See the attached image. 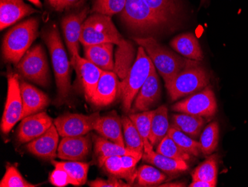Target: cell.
Returning <instances> with one entry per match:
<instances>
[{
	"mask_svg": "<svg viewBox=\"0 0 248 187\" xmlns=\"http://www.w3.org/2000/svg\"><path fill=\"white\" fill-rule=\"evenodd\" d=\"M43 39L46 43L52 61L58 89L56 104L60 106L69 100L72 91L71 85V62L67 56L61 35L56 26H51L43 33Z\"/></svg>",
	"mask_w": 248,
	"mask_h": 187,
	"instance_id": "cell-1",
	"label": "cell"
},
{
	"mask_svg": "<svg viewBox=\"0 0 248 187\" xmlns=\"http://www.w3.org/2000/svg\"><path fill=\"white\" fill-rule=\"evenodd\" d=\"M134 40L144 49L165 84L196 61L180 56L161 45L153 37H135Z\"/></svg>",
	"mask_w": 248,
	"mask_h": 187,
	"instance_id": "cell-2",
	"label": "cell"
},
{
	"mask_svg": "<svg viewBox=\"0 0 248 187\" xmlns=\"http://www.w3.org/2000/svg\"><path fill=\"white\" fill-rule=\"evenodd\" d=\"M39 21L30 18L11 28L4 37L2 54L5 62L18 64L38 36Z\"/></svg>",
	"mask_w": 248,
	"mask_h": 187,
	"instance_id": "cell-3",
	"label": "cell"
},
{
	"mask_svg": "<svg viewBox=\"0 0 248 187\" xmlns=\"http://www.w3.org/2000/svg\"><path fill=\"white\" fill-rule=\"evenodd\" d=\"M154 68V64L146 54L144 49L142 47H139L136 59L134 61L130 70L126 78L120 83V96H121L123 108L125 112L130 111L139 90Z\"/></svg>",
	"mask_w": 248,
	"mask_h": 187,
	"instance_id": "cell-4",
	"label": "cell"
},
{
	"mask_svg": "<svg viewBox=\"0 0 248 187\" xmlns=\"http://www.w3.org/2000/svg\"><path fill=\"white\" fill-rule=\"evenodd\" d=\"M210 77L199 61L187 66L172 80L165 84L172 101L197 93L208 85Z\"/></svg>",
	"mask_w": 248,
	"mask_h": 187,
	"instance_id": "cell-5",
	"label": "cell"
},
{
	"mask_svg": "<svg viewBox=\"0 0 248 187\" xmlns=\"http://www.w3.org/2000/svg\"><path fill=\"white\" fill-rule=\"evenodd\" d=\"M124 40L111 17L93 14L86 18L82 26L80 43L83 47L108 43L120 46Z\"/></svg>",
	"mask_w": 248,
	"mask_h": 187,
	"instance_id": "cell-6",
	"label": "cell"
},
{
	"mask_svg": "<svg viewBox=\"0 0 248 187\" xmlns=\"http://www.w3.org/2000/svg\"><path fill=\"white\" fill-rule=\"evenodd\" d=\"M121 17L129 29L140 33L154 32L166 24L152 11L145 0H126Z\"/></svg>",
	"mask_w": 248,
	"mask_h": 187,
	"instance_id": "cell-7",
	"label": "cell"
},
{
	"mask_svg": "<svg viewBox=\"0 0 248 187\" xmlns=\"http://www.w3.org/2000/svg\"><path fill=\"white\" fill-rule=\"evenodd\" d=\"M16 66L18 72L24 79L42 86H48V61L45 50L40 44L30 49Z\"/></svg>",
	"mask_w": 248,
	"mask_h": 187,
	"instance_id": "cell-8",
	"label": "cell"
},
{
	"mask_svg": "<svg viewBox=\"0 0 248 187\" xmlns=\"http://www.w3.org/2000/svg\"><path fill=\"white\" fill-rule=\"evenodd\" d=\"M23 104L21 96L20 83L17 74L8 72V93L3 115L1 120V131L7 135L19 121L22 120Z\"/></svg>",
	"mask_w": 248,
	"mask_h": 187,
	"instance_id": "cell-9",
	"label": "cell"
},
{
	"mask_svg": "<svg viewBox=\"0 0 248 187\" xmlns=\"http://www.w3.org/2000/svg\"><path fill=\"white\" fill-rule=\"evenodd\" d=\"M175 112L185 113L202 117H213L217 111L215 93L210 86L190 95L185 100L175 103L172 107Z\"/></svg>",
	"mask_w": 248,
	"mask_h": 187,
	"instance_id": "cell-10",
	"label": "cell"
},
{
	"mask_svg": "<svg viewBox=\"0 0 248 187\" xmlns=\"http://www.w3.org/2000/svg\"><path fill=\"white\" fill-rule=\"evenodd\" d=\"M100 117L98 112L89 116L67 114L56 119L54 125L62 137L83 136L94 130Z\"/></svg>",
	"mask_w": 248,
	"mask_h": 187,
	"instance_id": "cell-11",
	"label": "cell"
},
{
	"mask_svg": "<svg viewBox=\"0 0 248 187\" xmlns=\"http://www.w3.org/2000/svg\"><path fill=\"white\" fill-rule=\"evenodd\" d=\"M89 8H86L78 13L71 14L62 18L61 22L67 48L71 54V65L75 66V60L80 56V36L82 26L87 18Z\"/></svg>",
	"mask_w": 248,
	"mask_h": 187,
	"instance_id": "cell-12",
	"label": "cell"
},
{
	"mask_svg": "<svg viewBox=\"0 0 248 187\" xmlns=\"http://www.w3.org/2000/svg\"><path fill=\"white\" fill-rule=\"evenodd\" d=\"M53 119L46 112L28 116L21 120L16 131V139L20 143H27L46 133L52 125Z\"/></svg>",
	"mask_w": 248,
	"mask_h": 187,
	"instance_id": "cell-13",
	"label": "cell"
},
{
	"mask_svg": "<svg viewBox=\"0 0 248 187\" xmlns=\"http://www.w3.org/2000/svg\"><path fill=\"white\" fill-rule=\"evenodd\" d=\"M161 96V85L155 68L152 70L137 96L134 100L131 114L150 111L155 104H157Z\"/></svg>",
	"mask_w": 248,
	"mask_h": 187,
	"instance_id": "cell-14",
	"label": "cell"
},
{
	"mask_svg": "<svg viewBox=\"0 0 248 187\" xmlns=\"http://www.w3.org/2000/svg\"><path fill=\"white\" fill-rule=\"evenodd\" d=\"M92 149L91 137L87 135L62 137L58 149V157L69 161L86 160Z\"/></svg>",
	"mask_w": 248,
	"mask_h": 187,
	"instance_id": "cell-15",
	"label": "cell"
},
{
	"mask_svg": "<svg viewBox=\"0 0 248 187\" xmlns=\"http://www.w3.org/2000/svg\"><path fill=\"white\" fill-rule=\"evenodd\" d=\"M119 77L113 71H103L95 93L90 102L96 107L109 105L120 95Z\"/></svg>",
	"mask_w": 248,
	"mask_h": 187,
	"instance_id": "cell-16",
	"label": "cell"
},
{
	"mask_svg": "<svg viewBox=\"0 0 248 187\" xmlns=\"http://www.w3.org/2000/svg\"><path fill=\"white\" fill-rule=\"evenodd\" d=\"M73 68L76 70L79 79L81 81L85 97L86 100L90 102L95 93L100 76L104 70L91 61L80 56H78L75 60Z\"/></svg>",
	"mask_w": 248,
	"mask_h": 187,
	"instance_id": "cell-17",
	"label": "cell"
},
{
	"mask_svg": "<svg viewBox=\"0 0 248 187\" xmlns=\"http://www.w3.org/2000/svg\"><path fill=\"white\" fill-rule=\"evenodd\" d=\"M59 135L58 129L53 125L46 133L28 142L26 148L33 155L51 161L58 157Z\"/></svg>",
	"mask_w": 248,
	"mask_h": 187,
	"instance_id": "cell-18",
	"label": "cell"
},
{
	"mask_svg": "<svg viewBox=\"0 0 248 187\" xmlns=\"http://www.w3.org/2000/svg\"><path fill=\"white\" fill-rule=\"evenodd\" d=\"M36 12L37 10L22 0H0V29L4 30Z\"/></svg>",
	"mask_w": 248,
	"mask_h": 187,
	"instance_id": "cell-19",
	"label": "cell"
},
{
	"mask_svg": "<svg viewBox=\"0 0 248 187\" xmlns=\"http://www.w3.org/2000/svg\"><path fill=\"white\" fill-rule=\"evenodd\" d=\"M20 90L23 104L22 119L28 116L40 113L51 102L46 93L24 81H21Z\"/></svg>",
	"mask_w": 248,
	"mask_h": 187,
	"instance_id": "cell-20",
	"label": "cell"
},
{
	"mask_svg": "<svg viewBox=\"0 0 248 187\" xmlns=\"http://www.w3.org/2000/svg\"><path fill=\"white\" fill-rule=\"evenodd\" d=\"M122 120L115 111H111L108 115L100 117L94 131L97 133L119 146H125L122 131Z\"/></svg>",
	"mask_w": 248,
	"mask_h": 187,
	"instance_id": "cell-21",
	"label": "cell"
},
{
	"mask_svg": "<svg viewBox=\"0 0 248 187\" xmlns=\"http://www.w3.org/2000/svg\"><path fill=\"white\" fill-rule=\"evenodd\" d=\"M93 138L94 142V153L100 167H102L106 159L112 156L130 155L139 160L143 157V154L124 146H119L103 136H94Z\"/></svg>",
	"mask_w": 248,
	"mask_h": 187,
	"instance_id": "cell-22",
	"label": "cell"
},
{
	"mask_svg": "<svg viewBox=\"0 0 248 187\" xmlns=\"http://www.w3.org/2000/svg\"><path fill=\"white\" fill-rule=\"evenodd\" d=\"M113 43L85 46V58L104 71H113Z\"/></svg>",
	"mask_w": 248,
	"mask_h": 187,
	"instance_id": "cell-23",
	"label": "cell"
},
{
	"mask_svg": "<svg viewBox=\"0 0 248 187\" xmlns=\"http://www.w3.org/2000/svg\"><path fill=\"white\" fill-rule=\"evenodd\" d=\"M170 44L177 53L188 59L200 61L204 58L199 40L192 33L179 34L174 37Z\"/></svg>",
	"mask_w": 248,
	"mask_h": 187,
	"instance_id": "cell-24",
	"label": "cell"
},
{
	"mask_svg": "<svg viewBox=\"0 0 248 187\" xmlns=\"http://www.w3.org/2000/svg\"><path fill=\"white\" fill-rule=\"evenodd\" d=\"M142 159L167 174L183 172L188 169L187 163L185 160H175L166 157L154 151L150 153H143Z\"/></svg>",
	"mask_w": 248,
	"mask_h": 187,
	"instance_id": "cell-25",
	"label": "cell"
},
{
	"mask_svg": "<svg viewBox=\"0 0 248 187\" xmlns=\"http://www.w3.org/2000/svg\"><path fill=\"white\" fill-rule=\"evenodd\" d=\"M172 123L170 126L182 131L192 138L199 137L204 125V117L182 113L174 114L172 117Z\"/></svg>",
	"mask_w": 248,
	"mask_h": 187,
	"instance_id": "cell-26",
	"label": "cell"
},
{
	"mask_svg": "<svg viewBox=\"0 0 248 187\" xmlns=\"http://www.w3.org/2000/svg\"><path fill=\"white\" fill-rule=\"evenodd\" d=\"M168 108L166 105L160 106L154 110L152 118L151 130H150V142L152 146L159 144L164 136H167L169 128Z\"/></svg>",
	"mask_w": 248,
	"mask_h": 187,
	"instance_id": "cell-27",
	"label": "cell"
},
{
	"mask_svg": "<svg viewBox=\"0 0 248 187\" xmlns=\"http://www.w3.org/2000/svg\"><path fill=\"white\" fill-rule=\"evenodd\" d=\"M118 47L113 72L118 75L119 79L123 80L126 78L134 64L135 51L133 44L129 40H124Z\"/></svg>",
	"mask_w": 248,
	"mask_h": 187,
	"instance_id": "cell-28",
	"label": "cell"
},
{
	"mask_svg": "<svg viewBox=\"0 0 248 187\" xmlns=\"http://www.w3.org/2000/svg\"><path fill=\"white\" fill-rule=\"evenodd\" d=\"M153 114L154 111H147L136 114H130V115H129V118L137 128L143 139L144 144L143 153H150L153 151V146L150 142V130Z\"/></svg>",
	"mask_w": 248,
	"mask_h": 187,
	"instance_id": "cell-29",
	"label": "cell"
},
{
	"mask_svg": "<svg viewBox=\"0 0 248 187\" xmlns=\"http://www.w3.org/2000/svg\"><path fill=\"white\" fill-rule=\"evenodd\" d=\"M123 129L125 146L134 152L143 154L144 144L137 128L127 116H123Z\"/></svg>",
	"mask_w": 248,
	"mask_h": 187,
	"instance_id": "cell-30",
	"label": "cell"
},
{
	"mask_svg": "<svg viewBox=\"0 0 248 187\" xmlns=\"http://www.w3.org/2000/svg\"><path fill=\"white\" fill-rule=\"evenodd\" d=\"M54 168L65 170L75 180L78 187L84 185L87 182L89 164L79 161L58 162L51 160Z\"/></svg>",
	"mask_w": 248,
	"mask_h": 187,
	"instance_id": "cell-31",
	"label": "cell"
},
{
	"mask_svg": "<svg viewBox=\"0 0 248 187\" xmlns=\"http://www.w3.org/2000/svg\"><path fill=\"white\" fill-rule=\"evenodd\" d=\"M193 181H204L215 187L218 178V166L215 155L208 157L196 167L192 173Z\"/></svg>",
	"mask_w": 248,
	"mask_h": 187,
	"instance_id": "cell-32",
	"label": "cell"
},
{
	"mask_svg": "<svg viewBox=\"0 0 248 187\" xmlns=\"http://www.w3.org/2000/svg\"><path fill=\"white\" fill-rule=\"evenodd\" d=\"M152 11L164 23H168L178 11L176 0H145Z\"/></svg>",
	"mask_w": 248,
	"mask_h": 187,
	"instance_id": "cell-33",
	"label": "cell"
},
{
	"mask_svg": "<svg viewBox=\"0 0 248 187\" xmlns=\"http://www.w3.org/2000/svg\"><path fill=\"white\" fill-rule=\"evenodd\" d=\"M167 135L170 136L181 149L190 155L199 156L202 152L200 142L173 127H170Z\"/></svg>",
	"mask_w": 248,
	"mask_h": 187,
	"instance_id": "cell-34",
	"label": "cell"
},
{
	"mask_svg": "<svg viewBox=\"0 0 248 187\" xmlns=\"http://www.w3.org/2000/svg\"><path fill=\"white\" fill-rule=\"evenodd\" d=\"M219 139V125L213 122L207 125L200 136L202 153L209 155L217 149Z\"/></svg>",
	"mask_w": 248,
	"mask_h": 187,
	"instance_id": "cell-35",
	"label": "cell"
},
{
	"mask_svg": "<svg viewBox=\"0 0 248 187\" xmlns=\"http://www.w3.org/2000/svg\"><path fill=\"white\" fill-rule=\"evenodd\" d=\"M138 184L141 187L160 185L167 179V176L159 170L148 165H143L137 171Z\"/></svg>",
	"mask_w": 248,
	"mask_h": 187,
	"instance_id": "cell-36",
	"label": "cell"
},
{
	"mask_svg": "<svg viewBox=\"0 0 248 187\" xmlns=\"http://www.w3.org/2000/svg\"><path fill=\"white\" fill-rule=\"evenodd\" d=\"M156 152L175 160H185L186 162L190 159V154L181 149L168 135L164 136L159 144L157 145Z\"/></svg>",
	"mask_w": 248,
	"mask_h": 187,
	"instance_id": "cell-37",
	"label": "cell"
},
{
	"mask_svg": "<svg viewBox=\"0 0 248 187\" xmlns=\"http://www.w3.org/2000/svg\"><path fill=\"white\" fill-rule=\"evenodd\" d=\"M125 4L126 0H94L92 13L113 16L122 12Z\"/></svg>",
	"mask_w": 248,
	"mask_h": 187,
	"instance_id": "cell-38",
	"label": "cell"
},
{
	"mask_svg": "<svg viewBox=\"0 0 248 187\" xmlns=\"http://www.w3.org/2000/svg\"><path fill=\"white\" fill-rule=\"evenodd\" d=\"M38 186L39 184H31L26 181L17 169L12 165L7 166L3 178L0 181L1 187H36Z\"/></svg>",
	"mask_w": 248,
	"mask_h": 187,
	"instance_id": "cell-39",
	"label": "cell"
},
{
	"mask_svg": "<svg viewBox=\"0 0 248 187\" xmlns=\"http://www.w3.org/2000/svg\"><path fill=\"white\" fill-rule=\"evenodd\" d=\"M101 168L104 169L110 177L126 180V174L123 167L121 156H112L106 159Z\"/></svg>",
	"mask_w": 248,
	"mask_h": 187,
	"instance_id": "cell-40",
	"label": "cell"
},
{
	"mask_svg": "<svg viewBox=\"0 0 248 187\" xmlns=\"http://www.w3.org/2000/svg\"><path fill=\"white\" fill-rule=\"evenodd\" d=\"M49 181L52 185L57 187H66L70 184L78 187L75 180L65 170L61 169L55 168L54 171L50 173Z\"/></svg>",
	"mask_w": 248,
	"mask_h": 187,
	"instance_id": "cell-41",
	"label": "cell"
},
{
	"mask_svg": "<svg viewBox=\"0 0 248 187\" xmlns=\"http://www.w3.org/2000/svg\"><path fill=\"white\" fill-rule=\"evenodd\" d=\"M123 167L126 174V181L128 184H133L135 178H137L136 165L139 162V159L130 155L121 156Z\"/></svg>",
	"mask_w": 248,
	"mask_h": 187,
	"instance_id": "cell-42",
	"label": "cell"
},
{
	"mask_svg": "<svg viewBox=\"0 0 248 187\" xmlns=\"http://www.w3.org/2000/svg\"><path fill=\"white\" fill-rule=\"evenodd\" d=\"M89 187H131V184L123 182L121 179L110 177L108 180L97 178L93 181L88 182Z\"/></svg>",
	"mask_w": 248,
	"mask_h": 187,
	"instance_id": "cell-43",
	"label": "cell"
},
{
	"mask_svg": "<svg viewBox=\"0 0 248 187\" xmlns=\"http://www.w3.org/2000/svg\"><path fill=\"white\" fill-rule=\"evenodd\" d=\"M79 0H58L55 5V10L58 12H63L64 10L73 6Z\"/></svg>",
	"mask_w": 248,
	"mask_h": 187,
	"instance_id": "cell-44",
	"label": "cell"
},
{
	"mask_svg": "<svg viewBox=\"0 0 248 187\" xmlns=\"http://www.w3.org/2000/svg\"><path fill=\"white\" fill-rule=\"evenodd\" d=\"M189 187H214L213 184L204 181H193L189 185Z\"/></svg>",
	"mask_w": 248,
	"mask_h": 187,
	"instance_id": "cell-45",
	"label": "cell"
},
{
	"mask_svg": "<svg viewBox=\"0 0 248 187\" xmlns=\"http://www.w3.org/2000/svg\"><path fill=\"white\" fill-rule=\"evenodd\" d=\"M28 1L31 2V3L38 7V8H42V3L41 2H40V0H28Z\"/></svg>",
	"mask_w": 248,
	"mask_h": 187,
	"instance_id": "cell-46",
	"label": "cell"
},
{
	"mask_svg": "<svg viewBox=\"0 0 248 187\" xmlns=\"http://www.w3.org/2000/svg\"><path fill=\"white\" fill-rule=\"evenodd\" d=\"M48 1L53 8H55L56 3H57L58 0H48Z\"/></svg>",
	"mask_w": 248,
	"mask_h": 187,
	"instance_id": "cell-47",
	"label": "cell"
},
{
	"mask_svg": "<svg viewBox=\"0 0 248 187\" xmlns=\"http://www.w3.org/2000/svg\"><path fill=\"white\" fill-rule=\"evenodd\" d=\"M207 1V0H201V5H203V4L205 3Z\"/></svg>",
	"mask_w": 248,
	"mask_h": 187,
	"instance_id": "cell-48",
	"label": "cell"
}]
</instances>
